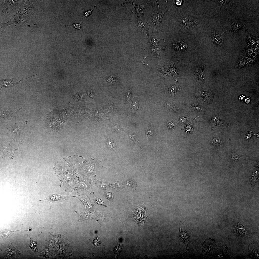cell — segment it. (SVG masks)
Here are the masks:
<instances>
[{
  "label": "cell",
  "mask_w": 259,
  "mask_h": 259,
  "mask_svg": "<svg viewBox=\"0 0 259 259\" xmlns=\"http://www.w3.org/2000/svg\"><path fill=\"white\" fill-rule=\"evenodd\" d=\"M231 158L233 161H238L240 159V157L236 153L232 154Z\"/></svg>",
  "instance_id": "obj_31"
},
{
  "label": "cell",
  "mask_w": 259,
  "mask_h": 259,
  "mask_svg": "<svg viewBox=\"0 0 259 259\" xmlns=\"http://www.w3.org/2000/svg\"><path fill=\"white\" fill-rule=\"evenodd\" d=\"M112 184L96 180L95 185L98 188L103 190L105 192V191L106 189L108 188L111 187Z\"/></svg>",
  "instance_id": "obj_13"
},
{
  "label": "cell",
  "mask_w": 259,
  "mask_h": 259,
  "mask_svg": "<svg viewBox=\"0 0 259 259\" xmlns=\"http://www.w3.org/2000/svg\"><path fill=\"white\" fill-rule=\"evenodd\" d=\"M212 143L214 145L218 146L220 145L221 141L219 137L215 138L214 136V138L212 141Z\"/></svg>",
  "instance_id": "obj_28"
},
{
  "label": "cell",
  "mask_w": 259,
  "mask_h": 259,
  "mask_svg": "<svg viewBox=\"0 0 259 259\" xmlns=\"http://www.w3.org/2000/svg\"><path fill=\"white\" fill-rule=\"evenodd\" d=\"M127 97L128 98V99H129L130 97H131V92H130V90H129V92H128V93Z\"/></svg>",
  "instance_id": "obj_37"
},
{
  "label": "cell",
  "mask_w": 259,
  "mask_h": 259,
  "mask_svg": "<svg viewBox=\"0 0 259 259\" xmlns=\"http://www.w3.org/2000/svg\"><path fill=\"white\" fill-rule=\"evenodd\" d=\"M108 146L109 148L111 150H115V145L113 141L110 139H108L107 141Z\"/></svg>",
  "instance_id": "obj_25"
},
{
  "label": "cell",
  "mask_w": 259,
  "mask_h": 259,
  "mask_svg": "<svg viewBox=\"0 0 259 259\" xmlns=\"http://www.w3.org/2000/svg\"><path fill=\"white\" fill-rule=\"evenodd\" d=\"M93 10V9H92L85 11L84 12L83 16L85 17H86L90 16Z\"/></svg>",
  "instance_id": "obj_33"
},
{
  "label": "cell",
  "mask_w": 259,
  "mask_h": 259,
  "mask_svg": "<svg viewBox=\"0 0 259 259\" xmlns=\"http://www.w3.org/2000/svg\"><path fill=\"white\" fill-rule=\"evenodd\" d=\"M176 3L178 5H180L181 4V1L179 0H177Z\"/></svg>",
  "instance_id": "obj_39"
},
{
  "label": "cell",
  "mask_w": 259,
  "mask_h": 259,
  "mask_svg": "<svg viewBox=\"0 0 259 259\" xmlns=\"http://www.w3.org/2000/svg\"><path fill=\"white\" fill-rule=\"evenodd\" d=\"M27 235L29 236L30 239L29 245L30 248L35 253L38 252L36 241H33L27 234Z\"/></svg>",
  "instance_id": "obj_23"
},
{
  "label": "cell",
  "mask_w": 259,
  "mask_h": 259,
  "mask_svg": "<svg viewBox=\"0 0 259 259\" xmlns=\"http://www.w3.org/2000/svg\"><path fill=\"white\" fill-rule=\"evenodd\" d=\"M132 107L134 109H137L138 108V104L136 102H134L132 105Z\"/></svg>",
  "instance_id": "obj_35"
},
{
  "label": "cell",
  "mask_w": 259,
  "mask_h": 259,
  "mask_svg": "<svg viewBox=\"0 0 259 259\" xmlns=\"http://www.w3.org/2000/svg\"><path fill=\"white\" fill-rule=\"evenodd\" d=\"M145 132L146 136V140H147L149 139L153 135V130L151 127L148 126L146 128Z\"/></svg>",
  "instance_id": "obj_24"
},
{
  "label": "cell",
  "mask_w": 259,
  "mask_h": 259,
  "mask_svg": "<svg viewBox=\"0 0 259 259\" xmlns=\"http://www.w3.org/2000/svg\"><path fill=\"white\" fill-rule=\"evenodd\" d=\"M20 252L11 244H9L6 253V256H11L13 255L20 254Z\"/></svg>",
  "instance_id": "obj_15"
},
{
  "label": "cell",
  "mask_w": 259,
  "mask_h": 259,
  "mask_svg": "<svg viewBox=\"0 0 259 259\" xmlns=\"http://www.w3.org/2000/svg\"><path fill=\"white\" fill-rule=\"evenodd\" d=\"M70 197V196L68 195H62L57 194H52L46 197L45 199L40 200V201L46 200L53 202L62 199L66 200Z\"/></svg>",
  "instance_id": "obj_9"
},
{
  "label": "cell",
  "mask_w": 259,
  "mask_h": 259,
  "mask_svg": "<svg viewBox=\"0 0 259 259\" xmlns=\"http://www.w3.org/2000/svg\"><path fill=\"white\" fill-rule=\"evenodd\" d=\"M114 128H115V129H116V130H117V131H119V130L120 129H119V126H117V125L115 126V127H114Z\"/></svg>",
  "instance_id": "obj_38"
},
{
  "label": "cell",
  "mask_w": 259,
  "mask_h": 259,
  "mask_svg": "<svg viewBox=\"0 0 259 259\" xmlns=\"http://www.w3.org/2000/svg\"><path fill=\"white\" fill-rule=\"evenodd\" d=\"M234 229L237 234L239 235L242 236L248 233V232L245 228L240 224H237L234 226Z\"/></svg>",
  "instance_id": "obj_14"
},
{
  "label": "cell",
  "mask_w": 259,
  "mask_h": 259,
  "mask_svg": "<svg viewBox=\"0 0 259 259\" xmlns=\"http://www.w3.org/2000/svg\"><path fill=\"white\" fill-rule=\"evenodd\" d=\"M19 230L28 231L27 230H20L12 231L8 229H5L3 230L1 232V234H0L1 238L3 240H5L10 235L12 234L13 232Z\"/></svg>",
  "instance_id": "obj_18"
},
{
  "label": "cell",
  "mask_w": 259,
  "mask_h": 259,
  "mask_svg": "<svg viewBox=\"0 0 259 259\" xmlns=\"http://www.w3.org/2000/svg\"><path fill=\"white\" fill-rule=\"evenodd\" d=\"M177 84H176V82L175 85L169 89V93L172 94H175L177 93L178 90V88H177Z\"/></svg>",
  "instance_id": "obj_27"
},
{
  "label": "cell",
  "mask_w": 259,
  "mask_h": 259,
  "mask_svg": "<svg viewBox=\"0 0 259 259\" xmlns=\"http://www.w3.org/2000/svg\"><path fill=\"white\" fill-rule=\"evenodd\" d=\"M241 24L239 22H234L231 25L229 28V30H231L233 32L237 31L241 27Z\"/></svg>",
  "instance_id": "obj_22"
},
{
  "label": "cell",
  "mask_w": 259,
  "mask_h": 259,
  "mask_svg": "<svg viewBox=\"0 0 259 259\" xmlns=\"http://www.w3.org/2000/svg\"><path fill=\"white\" fill-rule=\"evenodd\" d=\"M147 2L145 4H138L134 6V10L135 12L138 15V16H142L143 15L146 10Z\"/></svg>",
  "instance_id": "obj_10"
},
{
  "label": "cell",
  "mask_w": 259,
  "mask_h": 259,
  "mask_svg": "<svg viewBox=\"0 0 259 259\" xmlns=\"http://www.w3.org/2000/svg\"><path fill=\"white\" fill-rule=\"evenodd\" d=\"M135 217L136 221L141 224L146 223L147 219L146 209L143 206H140L135 210Z\"/></svg>",
  "instance_id": "obj_3"
},
{
  "label": "cell",
  "mask_w": 259,
  "mask_h": 259,
  "mask_svg": "<svg viewBox=\"0 0 259 259\" xmlns=\"http://www.w3.org/2000/svg\"><path fill=\"white\" fill-rule=\"evenodd\" d=\"M105 197L107 200L111 202H112L114 200V198L112 192L105 193Z\"/></svg>",
  "instance_id": "obj_26"
},
{
  "label": "cell",
  "mask_w": 259,
  "mask_h": 259,
  "mask_svg": "<svg viewBox=\"0 0 259 259\" xmlns=\"http://www.w3.org/2000/svg\"><path fill=\"white\" fill-rule=\"evenodd\" d=\"M71 25L74 28L79 29L81 31H83L84 30V29L81 26V24H80L74 23Z\"/></svg>",
  "instance_id": "obj_30"
},
{
  "label": "cell",
  "mask_w": 259,
  "mask_h": 259,
  "mask_svg": "<svg viewBox=\"0 0 259 259\" xmlns=\"http://www.w3.org/2000/svg\"><path fill=\"white\" fill-rule=\"evenodd\" d=\"M136 26L138 29L144 34L148 35L149 34V30L147 25L138 16L137 18Z\"/></svg>",
  "instance_id": "obj_6"
},
{
  "label": "cell",
  "mask_w": 259,
  "mask_h": 259,
  "mask_svg": "<svg viewBox=\"0 0 259 259\" xmlns=\"http://www.w3.org/2000/svg\"><path fill=\"white\" fill-rule=\"evenodd\" d=\"M163 47L160 45L151 46L150 48V53L155 56H159L163 51Z\"/></svg>",
  "instance_id": "obj_11"
},
{
  "label": "cell",
  "mask_w": 259,
  "mask_h": 259,
  "mask_svg": "<svg viewBox=\"0 0 259 259\" xmlns=\"http://www.w3.org/2000/svg\"><path fill=\"white\" fill-rule=\"evenodd\" d=\"M22 108H20L16 111L13 112H10L7 111H0V121H2L4 119H7L9 120H10V118L13 117L16 119V118L19 117L18 115L19 111Z\"/></svg>",
  "instance_id": "obj_5"
},
{
  "label": "cell",
  "mask_w": 259,
  "mask_h": 259,
  "mask_svg": "<svg viewBox=\"0 0 259 259\" xmlns=\"http://www.w3.org/2000/svg\"><path fill=\"white\" fill-rule=\"evenodd\" d=\"M74 197L79 199L86 206H87L90 201L89 198L85 195L78 196Z\"/></svg>",
  "instance_id": "obj_19"
},
{
  "label": "cell",
  "mask_w": 259,
  "mask_h": 259,
  "mask_svg": "<svg viewBox=\"0 0 259 259\" xmlns=\"http://www.w3.org/2000/svg\"><path fill=\"white\" fill-rule=\"evenodd\" d=\"M36 75L37 74L35 75L27 78L24 79H22L19 81L15 83L13 82V78L8 79H2L0 80V83L1 86L0 89H1L2 87L9 88L13 87L18 84L20 81L23 80L27 79L33 76Z\"/></svg>",
  "instance_id": "obj_8"
},
{
  "label": "cell",
  "mask_w": 259,
  "mask_h": 259,
  "mask_svg": "<svg viewBox=\"0 0 259 259\" xmlns=\"http://www.w3.org/2000/svg\"><path fill=\"white\" fill-rule=\"evenodd\" d=\"M180 238L181 241H182L187 246L189 243V236L187 233L184 231H182L181 229H180Z\"/></svg>",
  "instance_id": "obj_17"
},
{
  "label": "cell",
  "mask_w": 259,
  "mask_h": 259,
  "mask_svg": "<svg viewBox=\"0 0 259 259\" xmlns=\"http://www.w3.org/2000/svg\"><path fill=\"white\" fill-rule=\"evenodd\" d=\"M115 78L114 76H110L108 78L107 81L110 83L113 84L115 83Z\"/></svg>",
  "instance_id": "obj_32"
},
{
  "label": "cell",
  "mask_w": 259,
  "mask_h": 259,
  "mask_svg": "<svg viewBox=\"0 0 259 259\" xmlns=\"http://www.w3.org/2000/svg\"><path fill=\"white\" fill-rule=\"evenodd\" d=\"M168 10L167 7L164 11H161L159 9L158 11L153 13L148 22L149 24L152 29H162V19L164 14Z\"/></svg>",
  "instance_id": "obj_2"
},
{
  "label": "cell",
  "mask_w": 259,
  "mask_h": 259,
  "mask_svg": "<svg viewBox=\"0 0 259 259\" xmlns=\"http://www.w3.org/2000/svg\"><path fill=\"white\" fill-rule=\"evenodd\" d=\"M89 240L94 245L95 247H97L102 245L105 246V245H103L102 243L100 238L99 237H97Z\"/></svg>",
  "instance_id": "obj_21"
},
{
  "label": "cell",
  "mask_w": 259,
  "mask_h": 259,
  "mask_svg": "<svg viewBox=\"0 0 259 259\" xmlns=\"http://www.w3.org/2000/svg\"><path fill=\"white\" fill-rule=\"evenodd\" d=\"M124 185L123 182L115 181L112 184L111 188L113 192L119 191L123 188Z\"/></svg>",
  "instance_id": "obj_16"
},
{
  "label": "cell",
  "mask_w": 259,
  "mask_h": 259,
  "mask_svg": "<svg viewBox=\"0 0 259 259\" xmlns=\"http://www.w3.org/2000/svg\"><path fill=\"white\" fill-rule=\"evenodd\" d=\"M252 132L250 130L249 131V132L247 134L246 136L245 137H246V138L247 139L250 138L251 137V136L252 135Z\"/></svg>",
  "instance_id": "obj_36"
},
{
  "label": "cell",
  "mask_w": 259,
  "mask_h": 259,
  "mask_svg": "<svg viewBox=\"0 0 259 259\" xmlns=\"http://www.w3.org/2000/svg\"><path fill=\"white\" fill-rule=\"evenodd\" d=\"M163 41V39L155 35L150 36L148 40L149 43L151 46L155 45H160V42Z\"/></svg>",
  "instance_id": "obj_12"
},
{
  "label": "cell",
  "mask_w": 259,
  "mask_h": 259,
  "mask_svg": "<svg viewBox=\"0 0 259 259\" xmlns=\"http://www.w3.org/2000/svg\"><path fill=\"white\" fill-rule=\"evenodd\" d=\"M123 183L124 185H126L127 186L135 188L136 186V184L135 181L132 179H128Z\"/></svg>",
  "instance_id": "obj_20"
},
{
  "label": "cell",
  "mask_w": 259,
  "mask_h": 259,
  "mask_svg": "<svg viewBox=\"0 0 259 259\" xmlns=\"http://www.w3.org/2000/svg\"><path fill=\"white\" fill-rule=\"evenodd\" d=\"M197 21L196 18L192 17L184 18L181 21V25L184 29L190 30L193 29Z\"/></svg>",
  "instance_id": "obj_4"
},
{
  "label": "cell",
  "mask_w": 259,
  "mask_h": 259,
  "mask_svg": "<svg viewBox=\"0 0 259 259\" xmlns=\"http://www.w3.org/2000/svg\"><path fill=\"white\" fill-rule=\"evenodd\" d=\"M129 136L132 141L134 143H136V141H137L135 136L133 135H130Z\"/></svg>",
  "instance_id": "obj_34"
},
{
  "label": "cell",
  "mask_w": 259,
  "mask_h": 259,
  "mask_svg": "<svg viewBox=\"0 0 259 259\" xmlns=\"http://www.w3.org/2000/svg\"><path fill=\"white\" fill-rule=\"evenodd\" d=\"M27 121H24L16 123L7 129V133L12 140L20 141Z\"/></svg>",
  "instance_id": "obj_1"
},
{
  "label": "cell",
  "mask_w": 259,
  "mask_h": 259,
  "mask_svg": "<svg viewBox=\"0 0 259 259\" xmlns=\"http://www.w3.org/2000/svg\"><path fill=\"white\" fill-rule=\"evenodd\" d=\"M94 201L98 204L100 205L104 206L106 207L103 201L99 198L96 197H94Z\"/></svg>",
  "instance_id": "obj_29"
},
{
  "label": "cell",
  "mask_w": 259,
  "mask_h": 259,
  "mask_svg": "<svg viewBox=\"0 0 259 259\" xmlns=\"http://www.w3.org/2000/svg\"><path fill=\"white\" fill-rule=\"evenodd\" d=\"M18 0H3L2 4L4 5L3 12H8L15 8L17 5Z\"/></svg>",
  "instance_id": "obj_7"
}]
</instances>
